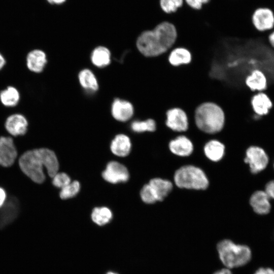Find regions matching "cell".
Listing matches in <instances>:
<instances>
[{
  "instance_id": "6da1fadb",
  "label": "cell",
  "mask_w": 274,
  "mask_h": 274,
  "mask_svg": "<svg viewBox=\"0 0 274 274\" xmlns=\"http://www.w3.org/2000/svg\"><path fill=\"white\" fill-rule=\"evenodd\" d=\"M178 31L175 25L162 21L152 29L143 30L136 40V47L145 57L157 58L167 54L175 45Z\"/></svg>"
},
{
  "instance_id": "7a4b0ae2",
  "label": "cell",
  "mask_w": 274,
  "mask_h": 274,
  "mask_svg": "<svg viewBox=\"0 0 274 274\" xmlns=\"http://www.w3.org/2000/svg\"><path fill=\"white\" fill-rule=\"evenodd\" d=\"M193 118L199 130L208 134H215L223 129L226 117L224 110L219 104L205 101L195 107Z\"/></svg>"
},
{
  "instance_id": "3957f363",
  "label": "cell",
  "mask_w": 274,
  "mask_h": 274,
  "mask_svg": "<svg viewBox=\"0 0 274 274\" xmlns=\"http://www.w3.org/2000/svg\"><path fill=\"white\" fill-rule=\"evenodd\" d=\"M216 250L219 259L225 268L231 270L245 266L252 260V252L249 246L229 239L219 242Z\"/></svg>"
},
{
  "instance_id": "277c9868",
  "label": "cell",
  "mask_w": 274,
  "mask_h": 274,
  "mask_svg": "<svg viewBox=\"0 0 274 274\" xmlns=\"http://www.w3.org/2000/svg\"><path fill=\"white\" fill-rule=\"evenodd\" d=\"M176 185L180 188L203 190L209 186L208 179L202 169L193 165L179 168L174 175Z\"/></svg>"
},
{
  "instance_id": "5b68a950",
  "label": "cell",
  "mask_w": 274,
  "mask_h": 274,
  "mask_svg": "<svg viewBox=\"0 0 274 274\" xmlns=\"http://www.w3.org/2000/svg\"><path fill=\"white\" fill-rule=\"evenodd\" d=\"M22 172L33 182L41 184L45 180L44 165L38 149L24 152L19 159Z\"/></svg>"
},
{
  "instance_id": "8992f818",
  "label": "cell",
  "mask_w": 274,
  "mask_h": 274,
  "mask_svg": "<svg viewBox=\"0 0 274 274\" xmlns=\"http://www.w3.org/2000/svg\"><path fill=\"white\" fill-rule=\"evenodd\" d=\"M251 22L256 31L267 33L274 29V12L268 7H258L252 12Z\"/></svg>"
},
{
  "instance_id": "52a82bcc",
  "label": "cell",
  "mask_w": 274,
  "mask_h": 274,
  "mask_svg": "<svg viewBox=\"0 0 274 274\" xmlns=\"http://www.w3.org/2000/svg\"><path fill=\"white\" fill-rule=\"evenodd\" d=\"M165 124L175 132L187 131L189 126V117L185 110L179 107H173L165 113Z\"/></svg>"
},
{
  "instance_id": "ba28073f",
  "label": "cell",
  "mask_w": 274,
  "mask_h": 274,
  "mask_svg": "<svg viewBox=\"0 0 274 274\" xmlns=\"http://www.w3.org/2000/svg\"><path fill=\"white\" fill-rule=\"evenodd\" d=\"M243 83L251 93L266 91L269 85L267 74L260 68L251 70L245 77Z\"/></svg>"
},
{
  "instance_id": "9c48e42d",
  "label": "cell",
  "mask_w": 274,
  "mask_h": 274,
  "mask_svg": "<svg viewBox=\"0 0 274 274\" xmlns=\"http://www.w3.org/2000/svg\"><path fill=\"white\" fill-rule=\"evenodd\" d=\"M244 160L249 164L251 173L257 174L266 167L268 157L262 148L252 146L247 149Z\"/></svg>"
},
{
  "instance_id": "30bf717a",
  "label": "cell",
  "mask_w": 274,
  "mask_h": 274,
  "mask_svg": "<svg viewBox=\"0 0 274 274\" xmlns=\"http://www.w3.org/2000/svg\"><path fill=\"white\" fill-rule=\"evenodd\" d=\"M250 106L253 113L262 118L270 113L273 107V102L266 91L253 93L250 99Z\"/></svg>"
},
{
  "instance_id": "8fae6325",
  "label": "cell",
  "mask_w": 274,
  "mask_h": 274,
  "mask_svg": "<svg viewBox=\"0 0 274 274\" xmlns=\"http://www.w3.org/2000/svg\"><path fill=\"white\" fill-rule=\"evenodd\" d=\"M20 212V203L15 196L7 198L5 203L0 208V229L13 222Z\"/></svg>"
},
{
  "instance_id": "7c38bea8",
  "label": "cell",
  "mask_w": 274,
  "mask_h": 274,
  "mask_svg": "<svg viewBox=\"0 0 274 274\" xmlns=\"http://www.w3.org/2000/svg\"><path fill=\"white\" fill-rule=\"evenodd\" d=\"M102 176L107 182L116 184L128 181L129 175L127 168L117 161H111L108 163Z\"/></svg>"
},
{
  "instance_id": "4fadbf2b",
  "label": "cell",
  "mask_w": 274,
  "mask_h": 274,
  "mask_svg": "<svg viewBox=\"0 0 274 274\" xmlns=\"http://www.w3.org/2000/svg\"><path fill=\"white\" fill-rule=\"evenodd\" d=\"M17 156V151L11 137H0V165L9 167L13 164Z\"/></svg>"
},
{
  "instance_id": "5bb4252c",
  "label": "cell",
  "mask_w": 274,
  "mask_h": 274,
  "mask_svg": "<svg viewBox=\"0 0 274 274\" xmlns=\"http://www.w3.org/2000/svg\"><path fill=\"white\" fill-rule=\"evenodd\" d=\"M192 60V53L185 47L175 46L167 53V61L174 67L189 65Z\"/></svg>"
},
{
  "instance_id": "9a60e30c",
  "label": "cell",
  "mask_w": 274,
  "mask_h": 274,
  "mask_svg": "<svg viewBox=\"0 0 274 274\" xmlns=\"http://www.w3.org/2000/svg\"><path fill=\"white\" fill-rule=\"evenodd\" d=\"M5 126L7 131L13 136L23 135L27 130L28 122L23 115L14 114L7 118Z\"/></svg>"
},
{
  "instance_id": "2e32d148",
  "label": "cell",
  "mask_w": 274,
  "mask_h": 274,
  "mask_svg": "<svg viewBox=\"0 0 274 274\" xmlns=\"http://www.w3.org/2000/svg\"><path fill=\"white\" fill-rule=\"evenodd\" d=\"M111 113L116 120L124 122L132 117L134 114V108L129 101L116 98L112 103Z\"/></svg>"
},
{
  "instance_id": "e0dca14e",
  "label": "cell",
  "mask_w": 274,
  "mask_h": 274,
  "mask_svg": "<svg viewBox=\"0 0 274 274\" xmlns=\"http://www.w3.org/2000/svg\"><path fill=\"white\" fill-rule=\"evenodd\" d=\"M269 198L265 191H256L251 195L250 203L256 214L260 215H267L271 209Z\"/></svg>"
},
{
  "instance_id": "ac0fdd59",
  "label": "cell",
  "mask_w": 274,
  "mask_h": 274,
  "mask_svg": "<svg viewBox=\"0 0 274 274\" xmlns=\"http://www.w3.org/2000/svg\"><path fill=\"white\" fill-rule=\"evenodd\" d=\"M169 148L175 155L187 156L192 153L193 146L190 140L183 135L172 140L169 143Z\"/></svg>"
},
{
  "instance_id": "d6986e66",
  "label": "cell",
  "mask_w": 274,
  "mask_h": 274,
  "mask_svg": "<svg viewBox=\"0 0 274 274\" xmlns=\"http://www.w3.org/2000/svg\"><path fill=\"white\" fill-rule=\"evenodd\" d=\"M47 61L45 53L39 49L31 51L26 57L27 67L30 71L36 73L43 71Z\"/></svg>"
},
{
  "instance_id": "ffe728a7",
  "label": "cell",
  "mask_w": 274,
  "mask_h": 274,
  "mask_svg": "<svg viewBox=\"0 0 274 274\" xmlns=\"http://www.w3.org/2000/svg\"><path fill=\"white\" fill-rule=\"evenodd\" d=\"M44 166L48 175L53 178L59 169V163L55 153L48 148L38 149Z\"/></svg>"
},
{
  "instance_id": "44dd1931",
  "label": "cell",
  "mask_w": 274,
  "mask_h": 274,
  "mask_svg": "<svg viewBox=\"0 0 274 274\" xmlns=\"http://www.w3.org/2000/svg\"><path fill=\"white\" fill-rule=\"evenodd\" d=\"M130 139L126 135H117L112 141L111 150L113 154L120 157H125L129 154L131 149Z\"/></svg>"
},
{
  "instance_id": "7402d4cb",
  "label": "cell",
  "mask_w": 274,
  "mask_h": 274,
  "mask_svg": "<svg viewBox=\"0 0 274 274\" xmlns=\"http://www.w3.org/2000/svg\"><path fill=\"white\" fill-rule=\"evenodd\" d=\"M148 184L151 187L157 201L163 200L173 189L171 182L161 178L152 179Z\"/></svg>"
},
{
  "instance_id": "603a6c76",
  "label": "cell",
  "mask_w": 274,
  "mask_h": 274,
  "mask_svg": "<svg viewBox=\"0 0 274 274\" xmlns=\"http://www.w3.org/2000/svg\"><path fill=\"white\" fill-rule=\"evenodd\" d=\"M224 145L216 140L210 141L204 147L205 155L210 160L213 161L221 160L224 156Z\"/></svg>"
},
{
  "instance_id": "cb8c5ba5",
  "label": "cell",
  "mask_w": 274,
  "mask_h": 274,
  "mask_svg": "<svg viewBox=\"0 0 274 274\" xmlns=\"http://www.w3.org/2000/svg\"><path fill=\"white\" fill-rule=\"evenodd\" d=\"M91 60L93 64L98 67H103L108 65L111 62L110 50L104 46L95 48L91 53Z\"/></svg>"
},
{
  "instance_id": "d4e9b609",
  "label": "cell",
  "mask_w": 274,
  "mask_h": 274,
  "mask_svg": "<svg viewBox=\"0 0 274 274\" xmlns=\"http://www.w3.org/2000/svg\"><path fill=\"white\" fill-rule=\"evenodd\" d=\"M78 78L81 86L86 90L93 92L98 90L97 79L91 70L87 68L81 70L79 73Z\"/></svg>"
},
{
  "instance_id": "484cf974",
  "label": "cell",
  "mask_w": 274,
  "mask_h": 274,
  "mask_svg": "<svg viewBox=\"0 0 274 274\" xmlns=\"http://www.w3.org/2000/svg\"><path fill=\"white\" fill-rule=\"evenodd\" d=\"M20 99V94L17 89L12 86H9L0 93L1 102L6 107L15 106Z\"/></svg>"
},
{
  "instance_id": "4316f807",
  "label": "cell",
  "mask_w": 274,
  "mask_h": 274,
  "mask_svg": "<svg viewBox=\"0 0 274 274\" xmlns=\"http://www.w3.org/2000/svg\"><path fill=\"white\" fill-rule=\"evenodd\" d=\"M92 221L99 226L109 223L112 218V213L106 207L95 208L91 214Z\"/></svg>"
},
{
  "instance_id": "83f0119b",
  "label": "cell",
  "mask_w": 274,
  "mask_h": 274,
  "mask_svg": "<svg viewBox=\"0 0 274 274\" xmlns=\"http://www.w3.org/2000/svg\"><path fill=\"white\" fill-rule=\"evenodd\" d=\"M156 122L152 118H148L144 121L135 120L133 121L131 124L132 130L136 132H154L156 130Z\"/></svg>"
},
{
  "instance_id": "f1b7e54d",
  "label": "cell",
  "mask_w": 274,
  "mask_h": 274,
  "mask_svg": "<svg viewBox=\"0 0 274 274\" xmlns=\"http://www.w3.org/2000/svg\"><path fill=\"white\" fill-rule=\"evenodd\" d=\"M184 3V0H159L161 9L167 14L176 12L183 6Z\"/></svg>"
},
{
  "instance_id": "f546056e",
  "label": "cell",
  "mask_w": 274,
  "mask_h": 274,
  "mask_svg": "<svg viewBox=\"0 0 274 274\" xmlns=\"http://www.w3.org/2000/svg\"><path fill=\"white\" fill-rule=\"evenodd\" d=\"M80 189V184L77 181L71 182L61 189L59 193L61 199H65L76 196Z\"/></svg>"
},
{
  "instance_id": "4dcf8cb0",
  "label": "cell",
  "mask_w": 274,
  "mask_h": 274,
  "mask_svg": "<svg viewBox=\"0 0 274 274\" xmlns=\"http://www.w3.org/2000/svg\"><path fill=\"white\" fill-rule=\"evenodd\" d=\"M142 200L146 203H153L157 201V198L149 184L145 185L140 192Z\"/></svg>"
},
{
  "instance_id": "1f68e13d",
  "label": "cell",
  "mask_w": 274,
  "mask_h": 274,
  "mask_svg": "<svg viewBox=\"0 0 274 274\" xmlns=\"http://www.w3.org/2000/svg\"><path fill=\"white\" fill-rule=\"evenodd\" d=\"M52 178L53 185L61 189L71 182L70 177L64 173H57Z\"/></svg>"
},
{
  "instance_id": "d6a6232c",
  "label": "cell",
  "mask_w": 274,
  "mask_h": 274,
  "mask_svg": "<svg viewBox=\"0 0 274 274\" xmlns=\"http://www.w3.org/2000/svg\"><path fill=\"white\" fill-rule=\"evenodd\" d=\"M184 1L189 7L195 10H200L204 5L202 0H184Z\"/></svg>"
},
{
  "instance_id": "836d02e7",
  "label": "cell",
  "mask_w": 274,
  "mask_h": 274,
  "mask_svg": "<svg viewBox=\"0 0 274 274\" xmlns=\"http://www.w3.org/2000/svg\"><path fill=\"white\" fill-rule=\"evenodd\" d=\"M265 191L269 198L274 199V180H271L266 184Z\"/></svg>"
},
{
  "instance_id": "e575fe53",
  "label": "cell",
  "mask_w": 274,
  "mask_h": 274,
  "mask_svg": "<svg viewBox=\"0 0 274 274\" xmlns=\"http://www.w3.org/2000/svg\"><path fill=\"white\" fill-rule=\"evenodd\" d=\"M253 274H274V269L269 267H260Z\"/></svg>"
},
{
  "instance_id": "d590c367",
  "label": "cell",
  "mask_w": 274,
  "mask_h": 274,
  "mask_svg": "<svg viewBox=\"0 0 274 274\" xmlns=\"http://www.w3.org/2000/svg\"><path fill=\"white\" fill-rule=\"evenodd\" d=\"M266 42L269 47L274 51V29L267 33Z\"/></svg>"
},
{
  "instance_id": "8d00e7d4",
  "label": "cell",
  "mask_w": 274,
  "mask_h": 274,
  "mask_svg": "<svg viewBox=\"0 0 274 274\" xmlns=\"http://www.w3.org/2000/svg\"><path fill=\"white\" fill-rule=\"evenodd\" d=\"M7 198V193L5 189L0 187V208L5 203Z\"/></svg>"
},
{
  "instance_id": "74e56055",
  "label": "cell",
  "mask_w": 274,
  "mask_h": 274,
  "mask_svg": "<svg viewBox=\"0 0 274 274\" xmlns=\"http://www.w3.org/2000/svg\"><path fill=\"white\" fill-rule=\"evenodd\" d=\"M213 274H233L231 269L223 268L215 271Z\"/></svg>"
},
{
  "instance_id": "f35d334b",
  "label": "cell",
  "mask_w": 274,
  "mask_h": 274,
  "mask_svg": "<svg viewBox=\"0 0 274 274\" xmlns=\"http://www.w3.org/2000/svg\"><path fill=\"white\" fill-rule=\"evenodd\" d=\"M66 0H46V1L51 5H60L65 2Z\"/></svg>"
},
{
  "instance_id": "ab89813d",
  "label": "cell",
  "mask_w": 274,
  "mask_h": 274,
  "mask_svg": "<svg viewBox=\"0 0 274 274\" xmlns=\"http://www.w3.org/2000/svg\"><path fill=\"white\" fill-rule=\"evenodd\" d=\"M6 61L4 56L0 53V70L3 67Z\"/></svg>"
},
{
  "instance_id": "60d3db41",
  "label": "cell",
  "mask_w": 274,
  "mask_h": 274,
  "mask_svg": "<svg viewBox=\"0 0 274 274\" xmlns=\"http://www.w3.org/2000/svg\"><path fill=\"white\" fill-rule=\"evenodd\" d=\"M203 3H204V4H206L207 3H208L210 0H202Z\"/></svg>"
},
{
  "instance_id": "b9f144b4",
  "label": "cell",
  "mask_w": 274,
  "mask_h": 274,
  "mask_svg": "<svg viewBox=\"0 0 274 274\" xmlns=\"http://www.w3.org/2000/svg\"><path fill=\"white\" fill-rule=\"evenodd\" d=\"M107 274H118V273L114 272H112V271H109L108 273H107Z\"/></svg>"
},
{
  "instance_id": "7bdbcfd3",
  "label": "cell",
  "mask_w": 274,
  "mask_h": 274,
  "mask_svg": "<svg viewBox=\"0 0 274 274\" xmlns=\"http://www.w3.org/2000/svg\"><path fill=\"white\" fill-rule=\"evenodd\" d=\"M273 166H274V165H273Z\"/></svg>"
}]
</instances>
